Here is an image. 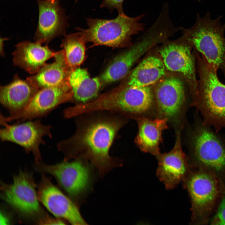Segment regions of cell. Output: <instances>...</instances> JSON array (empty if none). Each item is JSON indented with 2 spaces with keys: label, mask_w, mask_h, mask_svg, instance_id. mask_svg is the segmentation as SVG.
Instances as JSON below:
<instances>
[{
  "label": "cell",
  "mask_w": 225,
  "mask_h": 225,
  "mask_svg": "<svg viewBox=\"0 0 225 225\" xmlns=\"http://www.w3.org/2000/svg\"><path fill=\"white\" fill-rule=\"evenodd\" d=\"M124 0H103L100 5V8L106 7L112 12L116 9L118 14H125L123 9V3Z\"/></svg>",
  "instance_id": "25"
},
{
  "label": "cell",
  "mask_w": 225,
  "mask_h": 225,
  "mask_svg": "<svg viewBox=\"0 0 225 225\" xmlns=\"http://www.w3.org/2000/svg\"><path fill=\"white\" fill-rule=\"evenodd\" d=\"M198 0V2H200L201 1L203 0Z\"/></svg>",
  "instance_id": "30"
},
{
  "label": "cell",
  "mask_w": 225,
  "mask_h": 225,
  "mask_svg": "<svg viewBox=\"0 0 225 225\" xmlns=\"http://www.w3.org/2000/svg\"><path fill=\"white\" fill-rule=\"evenodd\" d=\"M152 47L150 40L145 38H140L113 59L101 75V81L108 84L123 78L137 61Z\"/></svg>",
  "instance_id": "16"
},
{
  "label": "cell",
  "mask_w": 225,
  "mask_h": 225,
  "mask_svg": "<svg viewBox=\"0 0 225 225\" xmlns=\"http://www.w3.org/2000/svg\"><path fill=\"white\" fill-rule=\"evenodd\" d=\"M186 37L183 36L175 41L167 42L159 49L160 54L166 69L180 73L189 88L192 100L198 92L196 78L197 50Z\"/></svg>",
  "instance_id": "7"
},
{
  "label": "cell",
  "mask_w": 225,
  "mask_h": 225,
  "mask_svg": "<svg viewBox=\"0 0 225 225\" xmlns=\"http://www.w3.org/2000/svg\"><path fill=\"white\" fill-rule=\"evenodd\" d=\"M59 1L52 3L48 0H37L39 15L35 41L47 45L55 38L66 36L68 18Z\"/></svg>",
  "instance_id": "13"
},
{
  "label": "cell",
  "mask_w": 225,
  "mask_h": 225,
  "mask_svg": "<svg viewBox=\"0 0 225 225\" xmlns=\"http://www.w3.org/2000/svg\"><path fill=\"white\" fill-rule=\"evenodd\" d=\"M192 140L193 152L198 161L217 171L225 169V148L215 134L206 128L200 127Z\"/></svg>",
  "instance_id": "14"
},
{
  "label": "cell",
  "mask_w": 225,
  "mask_h": 225,
  "mask_svg": "<svg viewBox=\"0 0 225 225\" xmlns=\"http://www.w3.org/2000/svg\"><path fill=\"white\" fill-rule=\"evenodd\" d=\"M193 210L202 213L209 210L218 194V183L215 178L204 172L191 176L186 182Z\"/></svg>",
  "instance_id": "17"
},
{
  "label": "cell",
  "mask_w": 225,
  "mask_h": 225,
  "mask_svg": "<svg viewBox=\"0 0 225 225\" xmlns=\"http://www.w3.org/2000/svg\"><path fill=\"white\" fill-rule=\"evenodd\" d=\"M39 224L43 225H63L65 223L62 219L51 218L44 214L37 222Z\"/></svg>",
  "instance_id": "27"
},
{
  "label": "cell",
  "mask_w": 225,
  "mask_h": 225,
  "mask_svg": "<svg viewBox=\"0 0 225 225\" xmlns=\"http://www.w3.org/2000/svg\"><path fill=\"white\" fill-rule=\"evenodd\" d=\"M85 43L78 32L66 35L62 40L61 47L72 70L77 68L84 60Z\"/></svg>",
  "instance_id": "24"
},
{
  "label": "cell",
  "mask_w": 225,
  "mask_h": 225,
  "mask_svg": "<svg viewBox=\"0 0 225 225\" xmlns=\"http://www.w3.org/2000/svg\"><path fill=\"white\" fill-rule=\"evenodd\" d=\"M143 16L131 17L124 14L112 19L87 18L88 28L76 29L85 42L120 48L130 43L132 35L144 30L145 25L140 22Z\"/></svg>",
  "instance_id": "4"
},
{
  "label": "cell",
  "mask_w": 225,
  "mask_h": 225,
  "mask_svg": "<svg viewBox=\"0 0 225 225\" xmlns=\"http://www.w3.org/2000/svg\"><path fill=\"white\" fill-rule=\"evenodd\" d=\"M157 82L154 93L158 111L162 118L175 120L185 102V84L181 79L172 75L165 76Z\"/></svg>",
  "instance_id": "12"
},
{
  "label": "cell",
  "mask_w": 225,
  "mask_h": 225,
  "mask_svg": "<svg viewBox=\"0 0 225 225\" xmlns=\"http://www.w3.org/2000/svg\"><path fill=\"white\" fill-rule=\"evenodd\" d=\"M64 161L54 165L41 162L36 164L38 170L49 174L70 196L77 197L87 188L90 180V171L86 160L78 159Z\"/></svg>",
  "instance_id": "10"
},
{
  "label": "cell",
  "mask_w": 225,
  "mask_h": 225,
  "mask_svg": "<svg viewBox=\"0 0 225 225\" xmlns=\"http://www.w3.org/2000/svg\"><path fill=\"white\" fill-rule=\"evenodd\" d=\"M180 135V132H177L174 145L170 151L160 153L156 156L158 162L157 176L168 190L177 186L187 172L186 159L182 148Z\"/></svg>",
  "instance_id": "15"
},
{
  "label": "cell",
  "mask_w": 225,
  "mask_h": 225,
  "mask_svg": "<svg viewBox=\"0 0 225 225\" xmlns=\"http://www.w3.org/2000/svg\"><path fill=\"white\" fill-rule=\"evenodd\" d=\"M13 52V64L31 74L37 72L56 52L46 45L35 41H25L18 43Z\"/></svg>",
  "instance_id": "18"
},
{
  "label": "cell",
  "mask_w": 225,
  "mask_h": 225,
  "mask_svg": "<svg viewBox=\"0 0 225 225\" xmlns=\"http://www.w3.org/2000/svg\"><path fill=\"white\" fill-rule=\"evenodd\" d=\"M36 188L32 175L20 171L14 176L12 183H1V196L18 213L35 218L37 222L44 214L39 204Z\"/></svg>",
  "instance_id": "6"
},
{
  "label": "cell",
  "mask_w": 225,
  "mask_h": 225,
  "mask_svg": "<svg viewBox=\"0 0 225 225\" xmlns=\"http://www.w3.org/2000/svg\"><path fill=\"white\" fill-rule=\"evenodd\" d=\"M196 58L199 78L192 104L200 111L205 123L219 130L225 128V84L218 79V70L198 51Z\"/></svg>",
  "instance_id": "2"
},
{
  "label": "cell",
  "mask_w": 225,
  "mask_h": 225,
  "mask_svg": "<svg viewBox=\"0 0 225 225\" xmlns=\"http://www.w3.org/2000/svg\"><path fill=\"white\" fill-rule=\"evenodd\" d=\"M222 16L212 19L209 12L203 17L197 13L196 21L191 28H178L192 43L194 48L203 55L208 62L225 78V23L222 24Z\"/></svg>",
  "instance_id": "3"
},
{
  "label": "cell",
  "mask_w": 225,
  "mask_h": 225,
  "mask_svg": "<svg viewBox=\"0 0 225 225\" xmlns=\"http://www.w3.org/2000/svg\"><path fill=\"white\" fill-rule=\"evenodd\" d=\"M39 200L56 218L73 225L86 224L75 203L44 174L37 186Z\"/></svg>",
  "instance_id": "11"
},
{
  "label": "cell",
  "mask_w": 225,
  "mask_h": 225,
  "mask_svg": "<svg viewBox=\"0 0 225 225\" xmlns=\"http://www.w3.org/2000/svg\"><path fill=\"white\" fill-rule=\"evenodd\" d=\"M121 114L97 111L78 116L76 129L70 138L59 142L58 150L64 161L82 159L90 162L103 175L121 162L111 157L110 148L120 129L127 122Z\"/></svg>",
  "instance_id": "1"
},
{
  "label": "cell",
  "mask_w": 225,
  "mask_h": 225,
  "mask_svg": "<svg viewBox=\"0 0 225 225\" xmlns=\"http://www.w3.org/2000/svg\"><path fill=\"white\" fill-rule=\"evenodd\" d=\"M38 90L28 79L22 80L16 74L10 83L1 86V103L10 115L15 114L26 107Z\"/></svg>",
  "instance_id": "19"
},
{
  "label": "cell",
  "mask_w": 225,
  "mask_h": 225,
  "mask_svg": "<svg viewBox=\"0 0 225 225\" xmlns=\"http://www.w3.org/2000/svg\"><path fill=\"white\" fill-rule=\"evenodd\" d=\"M212 222L213 224L225 225V194Z\"/></svg>",
  "instance_id": "26"
},
{
  "label": "cell",
  "mask_w": 225,
  "mask_h": 225,
  "mask_svg": "<svg viewBox=\"0 0 225 225\" xmlns=\"http://www.w3.org/2000/svg\"><path fill=\"white\" fill-rule=\"evenodd\" d=\"M9 222V220L8 217L2 212L0 214V224H7Z\"/></svg>",
  "instance_id": "28"
},
{
  "label": "cell",
  "mask_w": 225,
  "mask_h": 225,
  "mask_svg": "<svg viewBox=\"0 0 225 225\" xmlns=\"http://www.w3.org/2000/svg\"><path fill=\"white\" fill-rule=\"evenodd\" d=\"M0 122L4 127L0 130L1 140L11 142L21 146L27 153H32L36 164L40 163L41 155L39 146L45 144L42 139L44 136L52 138L51 127L42 124L40 119L12 125L2 120Z\"/></svg>",
  "instance_id": "9"
},
{
  "label": "cell",
  "mask_w": 225,
  "mask_h": 225,
  "mask_svg": "<svg viewBox=\"0 0 225 225\" xmlns=\"http://www.w3.org/2000/svg\"><path fill=\"white\" fill-rule=\"evenodd\" d=\"M72 96L71 88L68 79L59 85L39 89L22 111L8 117L1 113L0 120L8 122L16 121L18 123L46 116L60 104L68 102Z\"/></svg>",
  "instance_id": "8"
},
{
  "label": "cell",
  "mask_w": 225,
  "mask_h": 225,
  "mask_svg": "<svg viewBox=\"0 0 225 225\" xmlns=\"http://www.w3.org/2000/svg\"><path fill=\"white\" fill-rule=\"evenodd\" d=\"M154 101V91L150 86L126 85L83 104L82 109L84 113L106 111L127 117L147 112L152 108Z\"/></svg>",
  "instance_id": "5"
},
{
  "label": "cell",
  "mask_w": 225,
  "mask_h": 225,
  "mask_svg": "<svg viewBox=\"0 0 225 225\" xmlns=\"http://www.w3.org/2000/svg\"><path fill=\"white\" fill-rule=\"evenodd\" d=\"M78 0H76V2H77V1H78Z\"/></svg>",
  "instance_id": "31"
},
{
  "label": "cell",
  "mask_w": 225,
  "mask_h": 225,
  "mask_svg": "<svg viewBox=\"0 0 225 225\" xmlns=\"http://www.w3.org/2000/svg\"><path fill=\"white\" fill-rule=\"evenodd\" d=\"M166 70L161 58L150 56L132 71L127 85L136 86H150L157 82L165 75Z\"/></svg>",
  "instance_id": "23"
},
{
  "label": "cell",
  "mask_w": 225,
  "mask_h": 225,
  "mask_svg": "<svg viewBox=\"0 0 225 225\" xmlns=\"http://www.w3.org/2000/svg\"><path fill=\"white\" fill-rule=\"evenodd\" d=\"M68 81L72 93L69 102H74L75 105L84 104L97 97L101 86L100 79L91 77L85 69L77 68L72 70Z\"/></svg>",
  "instance_id": "22"
},
{
  "label": "cell",
  "mask_w": 225,
  "mask_h": 225,
  "mask_svg": "<svg viewBox=\"0 0 225 225\" xmlns=\"http://www.w3.org/2000/svg\"><path fill=\"white\" fill-rule=\"evenodd\" d=\"M54 62L46 63L36 73L27 79L38 89L58 86L67 81L72 71L62 49L56 52Z\"/></svg>",
  "instance_id": "20"
},
{
  "label": "cell",
  "mask_w": 225,
  "mask_h": 225,
  "mask_svg": "<svg viewBox=\"0 0 225 225\" xmlns=\"http://www.w3.org/2000/svg\"><path fill=\"white\" fill-rule=\"evenodd\" d=\"M168 121L164 118L151 119L142 117L137 119L138 129L135 142L142 151L156 156L160 153L162 132L167 128Z\"/></svg>",
  "instance_id": "21"
},
{
  "label": "cell",
  "mask_w": 225,
  "mask_h": 225,
  "mask_svg": "<svg viewBox=\"0 0 225 225\" xmlns=\"http://www.w3.org/2000/svg\"><path fill=\"white\" fill-rule=\"evenodd\" d=\"M51 2L52 3H54L56 2L58 0H48Z\"/></svg>",
  "instance_id": "29"
}]
</instances>
